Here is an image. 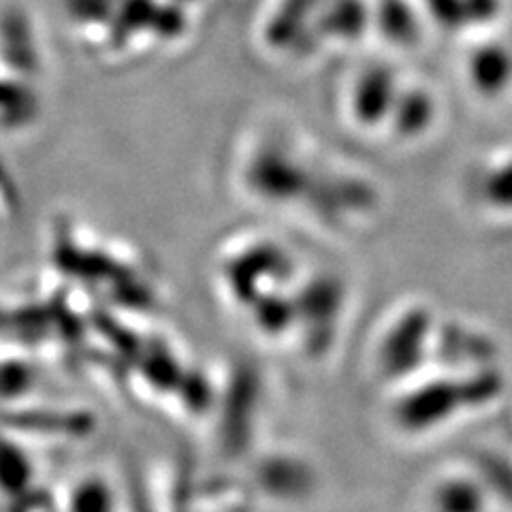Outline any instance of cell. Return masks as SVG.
<instances>
[{
	"label": "cell",
	"instance_id": "obj_1",
	"mask_svg": "<svg viewBox=\"0 0 512 512\" xmlns=\"http://www.w3.org/2000/svg\"><path fill=\"white\" fill-rule=\"evenodd\" d=\"M434 504L438 512H480L483 500L480 489L472 480L463 476H448L440 480L434 491Z\"/></svg>",
	"mask_w": 512,
	"mask_h": 512
}]
</instances>
